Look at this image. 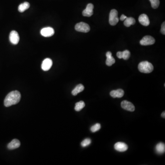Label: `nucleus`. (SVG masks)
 Masks as SVG:
<instances>
[{"label":"nucleus","instance_id":"nucleus-1","mask_svg":"<svg viewBox=\"0 0 165 165\" xmlns=\"http://www.w3.org/2000/svg\"><path fill=\"white\" fill-rule=\"evenodd\" d=\"M21 96L18 91H14L11 92L6 97L4 100L5 106L9 107L12 105H16L20 101Z\"/></svg>","mask_w":165,"mask_h":165},{"label":"nucleus","instance_id":"nucleus-2","mask_svg":"<svg viewBox=\"0 0 165 165\" xmlns=\"http://www.w3.org/2000/svg\"><path fill=\"white\" fill-rule=\"evenodd\" d=\"M138 69L140 72L145 74L152 73L154 69L152 64L148 61H143L140 62L138 65Z\"/></svg>","mask_w":165,"mask_h":165},{"label":"nucleus","instance_id":"nucleus-3","mask_svg":"<svg viewBox=\"0 0 165 165\" xmlns=\"http://www.w3.org/2000/svg\"><path fill=\"white\" fill-rule=\"evenodd\" d=\"M119 18L118 17V12L116 9L110 11L109 15V23L112 26L116 25L119 22Z\"/></svg>","mask_w":165,"mask_h":165},{"label":"nucleus","instance_id":"nucleus-4","mask_svg":"<svg viewBox=\"0 0 165 165\" xmlns=\"http://www.w3.org/2000/svg\"><path fill=\"white\" fill-rule=\"evenodd\" d=\"M75 29L76 31L83 33H87L91 30L89 25L84 22H80L77 23L75 26Z\"/></svg>","mask_w":165,"mask_h":165},{"label":"nucleus","instance_id":"nucleus-5","mask_svg":"<svg viewBox=\"0 0 165 165\" xmlns=\"http://www.w3.org/2000/svg\"><path fill=\"white\" fill-rule=\"evenodd\" d=\"M156 42L155 39L151 36L146 35L143 37L140 41V44L142 45H153Z\"/></svg>","mask_w":165,"mask_h":165},{"label":"nucleus","instance_id":"nucleus-6","mask_svg":"<svg viewBox=\"0 0 165 165\" xmlns=\"http://www.w3.org/2000/svg\"><path fill=\"white\" fill-rule=\"evenodd\" d=\"M54 33H55V31L53 28L50 27L42 28L40 31L41 35L45 37H51L53 35Z\"/></svg>","mask_w":165,"mask_h":165},{"label":"nucleus","instance_id":"nucleus-7","mask_svg":"<svg viewBox=\"0 0 165 165\" xmlns=\"http://www.w3.org/2000/svg\"><path fill=\"white\" fill-rule=\"evenodd\" d=\"M9 40L13 44L17 45L18 43L20 40L19 36L16 31L13 30L11 32L9 35Z\"/></svg>","mask_w":165,"mask_h":165},{"label":"nucleus","instance_id":"nucleus-8","mask_svg":"<svg viewBox=\"0 0 165 165\" xmlns=\"http://www.w3.org/2000/svg\"><path fill=\"white\" fill-rule=\"evenodd\" d=\"M121 106L123 109L130 112H134L135 110V106L131 102L127 101H123L121 102Z\"/></svg>","mask_w":165,"mask_h":165},{"label":"nucleus","instance_id":"nucleus-9","mask_svg":"<svg viewBox=\"0 0 165 165\" xmlns=\"http://www.w3.org/2000/svg\"><path fill=\"white\" fill-rule=\"evenodd\" d=\"M94 6L92 3H89L87 6L86 8L82 12V14L84 17H91L93 14V9Z\"/></svg>","mask_w":165,"mask_h":165},{"label":"nucleus","instance_id":"nucleus-10","mask_svg":"<svg viewBox=\"0 0 165 165\" xmlns=\"http://www.w3.org/2000/svg\"><path fill=\"white\" fill-rule=\"evenodd\" d=\"M53 62L52 59L50 58H46L44 60L41 65V69L45 71H47L50 69L52 66Z\"/></svg>","mask_w":165,"mask_h":165},{"label":"nucleus","instance_id":"nucleus-11","mask_svg":"<svg viewBox=\"0 0 165 165\" xmlns=\"http://www.w3.org/2000/svg\"><path fill=\"white\" fill-rule=\"evenodd\" d=\"M115 149L119 152H125L128 149V146L123 142H118L114 145Z\"/></svg>","mask_w":165,"mask_h":165},{"label":"nucleus","instance_id":"nucleus-12","mask_svg":"<svg viewBox=\"0 0 165 165\" xmlns=\"http://www.w3.org/2000/svg\"><path fill=\"white\" fill-rule=\"evenodd\" d=\"M139 21L140 24L144 26H148L150 23L148 17L145 14H142L140 15L139 18Z\"/></svg>","mask_w":165,"mask_h":165},{"label":"nucleus","instance_id":"nucleus-13","mask_svg":"<svg viewBox=\"0 0 165 165\" xmlns=\"http://www.w3.org/2000/svg\"><path fill=\"white\" fill-rule=\"evenodd\" d=\"M117 56L119 59H123L126 60L130 58V52L128 50H125L123 52H117Z\"/></svg>","mask_w":165,"mask_h":165},{"label":"nucleus","instance_id":"nucleus-14","mask_svg":"<svg viewBox=\"0 0 165 165\" xmlns=\"http://www.w3.org/2000/svg\"><path fill=\"white\" fill-rule=\"evenodd\" d=\"M110 94L113 98H121L124 96V92L123 89H118L112 91Z\"/></svg>","mask_w":165,"mask_h":165},{"label":"nucleus","instance_id":"nucleus-15","mask_svg":"<svg viewBox=\"0 0 165 165\" xmlns=\"http://www.w3.org/2000/svg\"><path fill=\"white\" fill-rule=\"evenodd\" d=\"M20 146V141L17 139H14L10 143H9L8 145V149H16L19 147Z\"/></svg>","mask_w":165,"mask_h":165},{"label":"nucleus","instance_id":"nucleus-16","mask_svg":"<svg viewBox=\"0 0 165 165\" xmlns=\"http://www.w3.org/2000/svg\"><path fill=\"white\" fill-rule=\"evenodd\" d=\"M106 65L108 66H111L113 64L115 63V59L113 57H112V53L110 52H107L106 54Z\"/></svg>","mask_w":165,"mask_h":165},{"label":"nucleus","instance_id":"nucleus-17","mask_svg":"<svg viewBox=\"0 0 165 165\" xmlns=\"http://www.w3.org/2000/svg\"><path fill=\"white\" fill-rule=\"evenodd\" d=\"M84 87L83 84H79L76 86L73 91H72V94L73 96H76L78 95L79 93L81 92L84 90Z\"/></svg>","mask_w":165,"mask_h":165},{"label":"nucleus","instance_id":"nucleus-18","mask_svg":"<svg viewBox=\"0 0 165 165\" xmlns=\"http://www.w3.org/2000/svg\"><path fill=\"white\" fill-rule=\"evenodd\" d=\"M156 150L157 153L162 154L165 152V145L164 143H159L156 145Z\"/></svg>","mask_w":165,"mask_h":165},{"label":"nucleus","instance_id":"nucleus-19","mask_svg":"<svg viewBox=\"0 0 165 165\" xmlns=\"http://www.w3.org/2000/svg\"><path fill=\"white\" fill-rule=\"evenodd\" d=\"M135 19L132 17H127L124 22V25L126 27H129L132 25H134L135 23Z\"/></svg>","mask_w":165,"mask_h":165},{"label":"nucleus","instance_id":"nucleus-20","mask_svg":"<svg viewBox=\"0 0 165 165\" xmlns=\"http://www.w3.org/2000/svg\"><path fill=\"white\" fill-rule=\"evenodd\" d=\"M30 7V3L28 2H24L22 3L18 6V10L20 13H23L25 11L29 8Z\"/></svg>","mask_w":165,"mask_h":165},{"label":"nucleus","instance_id":"nucleus-21","mask_svg":"<svg viewBox=\"0 0 165 165\" xmlns=\"http://www.w3.org/2000/svg\"><path fill=\"white\" fill-rule=\"evenodd\" d=\"M85 106V103L83 101H80L79 102H77L75 104V110L77 112H79L84 108Z\"/></svg>","mask_w":165,"mask_h":165},{"label":"nucleus","instance_id":"nucleus-22","mask_svg":"<svg viewBox=\"0 0 165 165\" xmlns=\"http://www.w3.org/2000/svg\"><path fill=\"white\" fill-rule=\"evenodd\" d=\"M151 3L152 8L154 9H157L158 8L160 5V1L159 0H149Z\"/></svg>","mask_w":165,"mask_h":165},{"label":"nucleus","instance_id":"nucleus-23","mask_svg":"<svg viewBox=\"0 0 165 165\" xmlns=\"http://www.w3.org/2000/svg\"><path fill=\"white\" fill-rule=\"evenodd\" d=\"M101 128V125L100 123H97L92 126L91 130L92 132H95L99 131Z\"/></svg>","mask_w":165,"mask_h":165},{"label":"nucleus","instance_id":"nucleus-24","mask_svg":"<svg viewBox=\"0 0 165 165\" xmlns=\"http://www.w3.org/2000/svg\"><path fill=\"white\" fill-rule=\"evenodd\" d=\"M91 139H89V138L85 139L81 142V146L83 147H86V146H88L91 144Z\"/></svg>","mask_w":165,"mask_h":165},{"label":"nucleus","instance_id":"nucleus-25","mask_svg":"<svg viewBox=\"0 0 165 165\" xmlns=\"http://www.w3.org/2000/svg\"><path fill=\"white\" fill-rule=\"evenodd\" d=\"M161 32L163 35H165V22L162 23L161 25Z\"/></svg>","mask_w":165,"mask_h":165},{"label":"nucleus","instance_id":"nucleus-26","mask_svg":"<svg viewBox=\"0 0 165 165\" xmlns=\"http://www.w3.org/2000/svg\"><path fill=\"white\" fill-rule=\"evenodd\" d=\"M127 17L126 16H125V15L123 14V15H122V16H121V17H120V20H121V21H123V20H125V19Z\"/></svg>","mask_w":165,"mask_h":165},{"label":"nucleus","instance_id":"nucleus-27","mask_svg":"<svg viewBox=\"0 0 165 165\" xmlns=\"http://www.w3.org/2000/svg\"><path fill=\"white\" fill-rule=\"evenodd\" d=\"M161 117L163 118H165V112H163L161 114Z\"/></svg>","mask_w":165,"mask_h":165}]
</instances>
